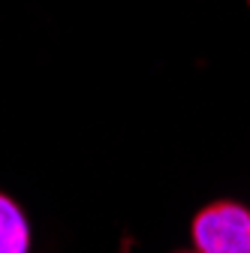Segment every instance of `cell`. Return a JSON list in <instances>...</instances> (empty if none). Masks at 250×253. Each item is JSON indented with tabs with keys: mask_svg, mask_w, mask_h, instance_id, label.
<instances>
[{
	"mask_svg": "<svg viewBox=\"0 0 250 253\" xmlns=\"http://www.w3.org/2000/svg\"><path fill=\"white\" fill-rule=\"evenodd\" d=\"M196 253H199V250H196Z\"/></svg>",
	"mask_w": 250,
	"mask_h": 253,
	"instance_id": "obj_3",
	"label": "cell"
},
{
	"mask_svg": "<svg viewBox=\"0 0 250 253\" xmlns=\"http://www.w3.org/2000/svg\"><path fill=\"white\" fill-rule=\"evenodd\" d=\"M30 232L21 208L0 193V253H27Z\"/></svg>",
	"mask_w": 250,
	"mask_h": 253,
	"instance_id": "obj_2",
	"label": "cell"
},
{
	"mask_svg": "<svg viewBox=\"0 0 250 253\" xmlns=\"http://www.w3.org/2000/svg\"><path fill=\"white\" fill-rule=\"evenodd\" d=\"M199 253H250V211L235 202H214L193 220Z\"/></svg>",
	"mask_w": 250,
	"mask_h": 253,
	"instance_id": "obj_1",
	"label": "cell"
}]
</instances>
